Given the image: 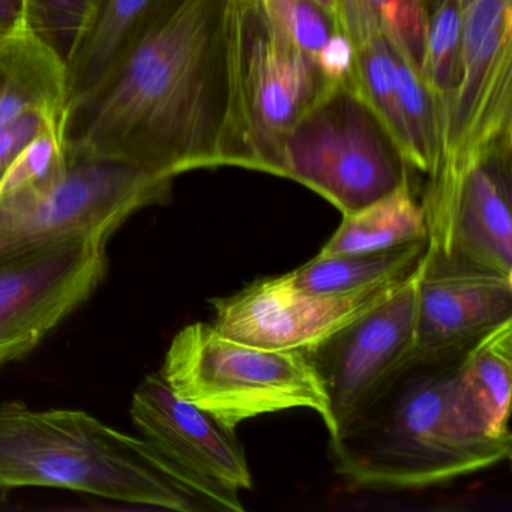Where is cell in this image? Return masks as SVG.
<instances>
[{
    "instance_id": "1",
    "label": "cell",
    "mask_w": 512,
    "mask_h": 512,
    "mask_svg": "<svg viewBox=\"0 0 512 512\" xmlns=\"http://www.w3.org/2000/svg\"><path fill=\"white\" fill-rule=\"evenodd\" d=\"M230 0H167L107 79L65 113V145L155 178L235 167Z\"/></svg>"
},
{
    "instance_id": "2",
    "label": "cell",
    "mask_w": 512,
    "mask_h": 512,
    "mask_svg": "<svg viewBox=\"0 0 512 512\" xmlns=\"http://www.w3.org/2000/svg\"><path fill=\"white\" fill-rule=\"evenodd\" d=\"M467 347L409 356L329 434L335 473L365 490L413 491L509 460L512 442L469 436L452 415L451 386Z\"/></svg>"
},
{
    "instance_id": "3",
    "label": "cell",
    "mask_w": 512,
    "mask_h": 512,
    "mask_svg": "<svg viewBox=\"0 0 512 512\" xmlns=\"http://www.w3.org/2000/svg\"><path fill=\"white\" fill-rule=\"evenodd\" d=\"M52 487L131 505L199 511L151 446L82 410L0 403V488Z\"/></svg>"
},
{
    "instance_id": "4",
    "label": "cell",
    "mask_w": 512,
    "mask_h": 512,
    "mask_svg": "<svg viewBox=\"0 0 512 512\" xmlns=\"http://www.w3.org/2000/svg\"><path fill=\"white\" fill-rule=\"evenodd\" d=\"M160 374L179 398L229 430L257 416L310 409L334 431L328 395L304 350L253 346L197 322L175 335Z\"/></svg>"
},
{
    "instance_id": "5",
    "label": "cell",
    "mask_w": 512,
    "mask_h": 512,
    "mask_svg": "<svg viewBox=\"0 0 512 512\" xmlns=\"http://www.w3.org/2000/svg\"><path fill=\"white\" fill-rule=\"evenodd\" d=\"M412 172L352 74L331 83L293 122L281 142L275 176L311 188L347 215L394 193Z\"/></svg>"
},
{
    "instance_id": "6",
    "label": "cell",
    "mask_w": 512,
    "mask_h": 512,
    "mask_svg": "<svg viewBox=\"0 0 512 512\" xmlns=\"http://www.w3.org/2000/svg\"><path fill=\"white\" fill-rule=\"evenodd\" d=\"M65 152L52 179L0 197V268L76 239H110L131 215L172 197V181L67 145Z\"/></svg>"
},
{
    "instance_id": "7",
    "label": "cell",
    "mask_w": 512,
    "mask_h": 512,
    "mask_svg": "<svg viewBox=\"0 0 512 512\" xmlns=\"http://www.w3.org/2000/svg\"><path fill=\"white\" fill-rule=\"evenodd\" d=\"M229 65L235 167L275 175L284 134L331 82L260 0H230Z\"/></svg>"
},
{
    "instance_id": "8",
    "label": "cell",
    "mask_w": 512,
    "mask_h": 512,
    "mask_svg": "<svg viewBox=\"0 0 512 512\" xmlns=\"http://www.w3.org/2000/svg\"><path fill=\"white\" fill-rule=\"evenodd\" d=\"M424 266L512 277V136L488 143L427 176Z\"/></svg>"
},
{
    "instance_id": "9",
    "label": "cell",
    "mask_w": 512,
    "mask_h": 512,
    "mask_svg": "<svg viewBox=\"0 0 512 512\" xmlns=\"http://www.w3.org/2000/svg\"><path fill=\"white\" fill-rule=\"evenodd\" d=\"M130 412L140 439L200 508L245 511L241 491L253 488V475L235 430L179 398L160 373L139 383Z\"/></svg>"
},
{
    "instance_id": "10",
    "label": "cell",
    "mask_w": 512,
    "mask_h": 512,
    "mask_svg": "<svg viewBox=\"0 0 512 512\" xmlns=\"http://www.w3.org/2000/svg\"><path fill=\"white\" fill-rule=\"evenodd\" d=\"M106 238L56 245L0 268V367L35 349L98 289Z\"/></svg>"
},
{
    "instance_id": "11",
    "label": "cell",
    "mask_w": 512,
    "mask_h": 512,
    "mask_svg": "<svg viewBox=\"0 0 512 512\" xmlns=\"http://www.w3.org/2000/svg\"><path fill=\"white\" fill-rule=\"evenodd\" d=\"M511 64L512 0H463V73L437 166L512 136Z\"/></svg>"
},
{
    "instance_id": "12",
    "label": "cell",
    "mask_w": 512,
    "mask_h": 512,
    "mask_svg": "<svg viewBox=\"0 0 512 512\" xmlns=\"http://www.w3.org/2000/svg\"><path fill=\"white\" fill-rule=\"evenodd\" d=\"M409 277L341 295L302 292L286 274L262 278L235 295L212 299V325L226 337L253 346L307 350L388 299Z\"/></svg>"
},
{
    "instance_id": "13",
    "label": "cell",
    "mask_w": 512,
    "mask_h": 512,
    "mask_svg": "<svg viewBox=\"0 0 512 512\" xmlns=\"http://www.w3.org/2000/svg\"><path fill=\"white\" fill-rule=\"evenodd\" d=\"M421 266L388 299L304 350L328 395L334 419L331 434L412 352Z\"/></svg>"
},
{
    "instance_id": "14",
    "label": "cell",
    "mask_w": 512,
    "mask_h": 512,
    "mask_svg": "<svg viewBox=\"0 0 512 512\" xmlns=\"http://www.w3.org/2000/svg\"><path fill=\"white\" fill-rule=\"evenodd\" d=\"M67 65L28 28L0 35V182L50 131L64 133Z\"/></svg>"
},
{
    "instance_id": "15",
    "label": "cell",
    "mask_w": 512,
    "mask_h": 512,
    "mask_svg": "<svg viewBox=\"0 0 512 512\" xmlns=\"http://www.w3.org/2000/svg\"><path fill=\"white\" fill-rule=\"evenodd\" d=\"M508 320H512V277L472 269L431 271L422 262L409 356L421 358L470 346Z\"/></svg>"
},
{
    "instance_id": "16",
    "label": "cell",
    "mask_w": 512,
    "mask_h": 512,
    "mask_svg": "<svg viewBox=\"0 0 512 512\" xmlns=\"http://www.w3.org/2000/svg\"><path fill=\"white\" fill-rule=\"evenodd\" d=\"M512 320L470 344L451 386V409L464 433L512 442Z\"/></svg>"
},
{
    "instance_id": "17",
    "label": "cell",
    "mask_w": 512,
    "mask_h": 512,
    "mask_svg": "<svg viewBox=\"0 0 512 512\" xmlns=\"http://www.w3.org/2000/svg\"><path fill=\"white\" fill-rule=\"evenodd\" d=\"M166 2L94 0L68 59L65 113L86 100L107 79Z\"/></svg>"
},
{
    "instance_id": "18",
    "label": "cell",
    "mask_w": 512,
    "mask_h": 512,
    "mask_svg": "<svg viewBox=\"0 0 512 512\" xmlns=\"http://www.w3.org/2000/svg\"><path fill=\"white\" fill-rule=\"evenodd\" d=\"M428 239L427 218L412 184L401 185L364 209L343 215L317 256L376 253Z\"/></svg>"
},
{
    "instance_id": "19",
    "label": "cell",
    "mask_w": 512,
    "mask_h": 512,
    "mask_svg": "<svg viewBox=\"0 0 512 512\" xmlns=\"http://www.w3.org/2000/svg\"><path fill=\"white\" fill-rule=\"evenodd\" d=\"M427 248L428 239H424L376 253L316 256L286 277L296 289L316 295L359 292L409 277L421 265Z\"/></svg>"
},
{
    "instance_id": "20",
    "label": "cell",
    "mask_w": 512,
    "mask_h": 512,
    "mask_svg": "<svg viewBox=\"0 0 512 512\" xmlns=\"http://www.w3.org/2000/svg\"><path fill=\"white\" fill-rule=\"evenodd\" d=\"M431 0H338V26L374 25L422 76Z\"/></svg>"
},
{
    "instance_id": "21",
    "label": "cell",
    "mask_w": 512,
    "mask_h": 512,
    "mask_svg": "<svg viewBox=\"0 0 512 512\" xmlns=\"http://www.w3.org/2000/svg\"><path fill=\"white\" fill-rule=\"evenodd\" d=\"M463 73V0H431L422 79L445 116Z\"/></svg>"
},
{
    "instance_id": "22",
    "label": "cell",
    "mask_w": 512,
    "mask_h": 512,
    "mask_svg": "<svg viewBox=\"0 0 512 512\" xmlns=\"http://www.w3.org/2000/svg\"><path fill=\"white\" fill-rule=\"evenodd\" d=\"M92 5L94 0H25V25L67 65Z\"/></svg>"
},
{
    "instance_id": "23",
    "label": "cell",
    "mask_w": 512,
    "mask_h": 512,
    "mask_svg": "<svg viewBox=\"0 0 512 512\" xmlns=\"http://www.w3.org/2000/svg\"><path fill=\"white\" fill-rule=\"evenodd\" d=\"M275 25L302 52L316 59L329 38L340 31L337 20L313 0H260Z\"/></svg>"
},
{
    "instance_id": "24",
    "label": "cell",
    "mask_w": 512,
    "mask_h": 512,
    "mask_svg": "<svg viewBox=\"0 0 512 512\" xmlns=\"http://www.w3.org/2000/svg\"><path fill=\"white\" fill-rule=\"evenodd\" d=\"M317 67L328 82L335 83L349 79L355 64V47L344 32L338 31L316 56Z\"/></svg>"
},
{
    "instance_id": "25",
    "label": "cell",
    "mask_w": 512,
    "mask_h": 512,
    "mask_svg": "<svg viewBox=\"0 0 512 512\" xmlns=\"http://www.w3.org/2000/svg\"><path fill=\"white\" fill-rule=\"evenodd\" d=\"M25 26V0H0V35Z\"/></svg>"
},
{
    "instance_id": "26",
    "label": "cell",
    "mask_w": 512,
    "mask_h": 512,
    "mask_svg": "<svg viewBox=\"0 0 512 512\" xmlns=\"http://www.w3.org/2000/svg\"><path fill=\"white\" fill-rule=\"evenodd\" d=\"M314 4L322 7L323 10L328 11L335 20H337V4L338 0H313Z\"/></svg>"
}]
</instances>
